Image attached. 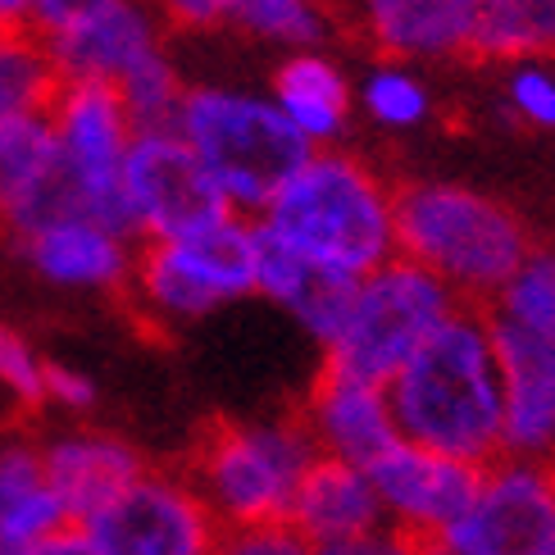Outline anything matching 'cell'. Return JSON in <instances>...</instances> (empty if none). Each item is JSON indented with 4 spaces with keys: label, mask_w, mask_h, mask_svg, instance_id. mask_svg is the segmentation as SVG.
I'll list each match as a JSON object with an SVG mask.
<instances>
[{
    "label": "cell",
    "mask_w": 555,
    "mask_h": 555,
    "mask_svg": "<svg viewBox=\"0 0 555 555\" xmlns=\"http://www.w3.org/2000/svg\"><path fill=\"white\" fill-rule=\"evenodd\" d=\"M387 391L405 442L469 460L478 469L505 455L501 360L492 314L482 306H460Z\"/></svg>",
    "instance_id": "6da1fadb"
},
{
    "label": "cell",
    "mask_w": 555,
    "mask_h": 555,
    "mask_svg": "<svg viewBox=\"0 0 555 555\" xmlns=\"http://www.w3.org/2000/svg\"><path fill=\"white\" fill-rule=\"evenodd\" d=\"M260 228L310 269L360 283L397 256V192L364 159L323 146L283 182Z\"/></svg>",
    "instance_id": "7a4b0ae2"
},
{
    "label": "cell",
    "mask_w": 555,
    "mask_h": 555,
    "mask_svg": "<svg viewBox=\"0 0 555 555\" xmlns=\"http://www.w3.org/2000/svg\"><path fill=\"white\" fill-rule=\"evenodd\" d=\"M397 256L433 269L465 306L488 310L533 242L511 205L460 182H410L397 188Z\"/></svg>",
    "instance_id": "3957f363"
},
{
    "label": "cell",
    "mask_w": 555,
    "mask_h": 555,
    "mask_svg": "<svg viewBox=\"0 0 555 555\" xmlns=\"http://www.w3.org/2000/svg\"><path fill=\"white\" fill-rule=\"evenodd\" d=\"M178 137L192 146L201 169L210 173L228 210L260 219L283 182L314 155L269 91L201 82L188 87L173 119Z\"/></svg>",
    "instance_id": "277c9868"
},
{
    "label": "cell",
    "mask_w": 555,
    "mask_h": 555,
    "mask_svg": "<svg viewBox=\"0 0 555 555\" xmlns=\"http://www.w3.org/2000/svg\"><path fill=\"white\" fill-rule=\"evenodd\" d=\"M319 460L300 414L287 420H223L201 433L188 478L223 528L287 524L292 501Z\"/></svg>",
    "instance_id": "5b68a950"
},
{
    "label": "cell",
    "mask_w": 555,
    "mask_h": 555,
    "mask_svg": "<svg viewBox=\"0 0 555 555\" xmlns=\"http://www.w3.org/2000/svg\"><path fill=\"white\" fill-rule=\"evenodd\" d=\"M256 250L260 223L250 215H223L201 233L137 246L128 292L155 328H182L256 296Z\"/></svg>",
    "instance_id": "8992f818"
},
{
    "label": "cell",
    "mask_w": 555,
    "mask_h": 555,
    "mask_svg": "<svg viewBox=\"0 0 555 555\" xmlns=\"http://www.w3.org/2000/svg\"><path fill=\"white\" fill-rule=\"evenodd\" d=\"M460 306L465 300L433 269L391 256L356 283L341 333L323 346V369H341V374L369 383H391Z\"/></svg>",
    "instance_id": "52a82bcc"
},
{
    "label": "cell",
    "mask_w": 555,
    "mask_h": 555,
    "mask_svg": "<svg viewBox=\"0 0 555 555\" xmlns=\"http://www.w3.org/2000/svg\"><path fill=\"white\" fill-rule=\"evenodd\" d=\"M51 128L74 210L132 237L124 210V165L132 151V119L119 91L105 82H64L51 101Z\"/></svg>",
    "instance_id": "ba28073f"
},
{
    "label": "cell",
    "mask_w": 555,
    "mask_h": 555,
    "mask_svg": "<svg viewBox=\"0 0 555 555\" xmlns=\"http://www.w3.org/2000/svg\"><path fill=\"white\" fill-rule=\"evenodd\" d=\"M74 533L91 555H215L223 524L188 474L146 469L132 488Z\"/></svg>",
    "instance_id": "9c48e42d"
},
{
    "label": "cell",
    "mask_w": 555,
    "mask_h": 555,
    "mask_svg": "<svg viewBox=\"0 0 555 555\" xmlns=\"http://www.w3.org/2000/svg\"><path fill=\"white\" fill-rule=\"evenodd\" d=\"M124 210L137 242L188 237L219 223L223 215H237L228 210V201L201 169L192 146L178 137V128H146L132 137L124 165Z\"/></svg>",
    "instance_id": "30bf717a"
},
{
    "label": "cell",
    "mask_w": 555,
    "mask_h": 555,
    "mask_svg": "<svg viewBox=\"0 0 555 555\" xmlns=\"http://www.w3.org/2000/svg\"><path fill=\"white\" fill-rule=\"evenodd\" d=\"M437 546L455 555H555V465L519 455L482 465L469 511Z\"/></svg>",
    "instance_id": "8fae6325"
},
{
    "label": "cell",
    "mask_w": 555,
    "mask_h": 555,
    "mask_svg": "<svg viewBox=\"0 0 555 555\" xmlns=\"http://www.w3.org/2000/svg\"><path fill=\"white\" fill-rule=\"evenodd\" d=\"M369 478H374V492L383 505V524L433 546L469 511L482 469L469 465V460H455L401 437L378 465H369Z\"/></svg>",
    "instance_id": "7c38bea8"
},
{
    "label": "cell",
    "mask_w": 555,
    "mask_h": 555,
    "mask_svg": "<svg viewBox=\"0 0 555 555\" xmlns=\"http://www.w3.org/2000/svg\"><path fill=\"white\" fill-rule=\"evenodd\" d=\"M300 424L310 428L314 451L341 460V465H378V460L401 442L397 410H391L387 383H369L341 369H323L314 378Z\"/></svg>",
    "instance_id": "4fadbf2b"
},
{
    "label": "cell",
    "mask_w": 555,
    "mask_h": 555,
    "mask_svg": "<svg viewBox=\"0 0 555 555\" xmlns=\"http://www.w3.org/2000/svg\"><path fill=\"white\" fill-rule=\"evenodd\" d=\"M18 246L33 273L64 292H119L137 269V237L82 210L46 219L28 237H18Z\"/></svg>",
    "instance_id": "5bb4252c"
},
{
    "label": "cell",
    "mask_w": 555,
    "mask_h": 555,
    "mask_svg": "<svg viewBox=\"0 0 555 555\" xmlns=\"http://www.w3.org/2000/svg\"><path fill=\"white\" fill-rule=\"evenodd\" d=\"M46 46H51L64 82H105V87H119L137 64L169 51L165 18L155 14L151 0H114V5L74 23V28L51 37Z\"/></svg>",
    "instance_id": "9a60e30c"
},
{
    "label": "cell",
    "mask_w": 555,
    "mask_h": 555,
    "mask_svg": "<svg viewBox=\"0 0 555 555\" xmlns=\"http://www.w3.org/2000/svg\"><path fill=\"white\" fill-rule=\"evenodd\" d=\"M492 314V310H488ZM505 405V455L555 465V341L492 319Z\"/></svg>",
    "instance_id": "2e32d148"
},
{
    "label": "cell",
    "mask_w": 555,
    "mask_h": 555,
    "mask_svg": "<svg viewBox=\"0 0 555 555\" xmlns=\"http://www.w3.org/2000/svg\"><path fill=\"white\" fill-rule=\"evenodd\" d=\"M346 10L383 60L420 64L474 51L478 0H346Z\"/></svg>",
    "instance_id": "e0dca14e"
},
{
    "label": "cell",
    "mask_w": 555,
    "mask_h": 555,
    "mask_svg": "<svg viewBox=\"0 0 555 555\" xmlns=\"http://www.w3.org/2000/svg\"><path fill=\"white\" fill-rule=\"evenodd\" d=\"M68 210L74 201H68L51 114L0 124V223L14 237H28L33 228Z\"/></svg>",
    "instance_id": "ac0fdd59"
},
{
    "label": "cell",
    "mask_w": 555,
    "mask_h": 555,
    "mask_svg": "<svg viewBox=\"0 0 555 555\" xmlns=\"http://www.w3.org/2000/svg\"><path fill=\"white\" fill-rule=\"evenodd\" d=\"M41 469L74 528H82L91 515H101L109 501H119L146 474L142 455L124 437L96 428H74L51 437L41 447Z\"/></svg>",
    "instance_id": "d6986e66"
},
{
    "label": "cell",
    "mask_w": 555,
    "mask_h": 555,
    "mask_svg": "<svg viewBox=\"0 0 555 555\" xmlns=\"http://www.w3.org/2000/svg\"><path fill=\"white\" fill-rule=\"evenodd\" d=\"M287 524L314 551L374 533V528H383V505L374 492V478L360 465H341V460L319 455L292 501Z\"/></svg>",
    "instance_id": "ffe728a7"
},
{
    "label": "cell",
    "mask_w": 555,
    "mask_h": 555,
    "mask_svg": "<svg viewBox=\"0 0 555 555\" xmlns=\"http://www.w3.org/2000/svg\"><path fill=\"white\" fill-rule=\"evenodd\" d=\"M351 292H356L351 278H333L323 269H310L306 260H296L287 246H278L260 228L256 296H264L269 306H278V310H287L319 346H328L341 333L346 310H351Z\"/></svg>",
    "instance_id": "44dd1931"
},
{
    "label": "cell",
    "mask_w": 555,
    "mask_h": 555,
    "mask_svg": "<svg viewBox=\"0 0 555 555\" xmlns=\"http://www.w3.org/2000/svg\"><path fill=\"white\" fill-rule=\"evenodd\" d=\"M269 96H273L278 109L287 114V124L306 137L314 151H323L346 132V124H351L356 87L333 55L292 51L283 64H278Z\"/></svg>",
    "instance_id": "7402d4cb"
},
{
    "label": "cell",
    "mask_w": 555,
    "mask_h": 555,
    "mask_svg": "<svg viewBox=\"0 0 555 555\" xmlns=\"http://www.w3.org/2000/svg\"><path fill=\"white\" fill-rule=\"evenodd\" d=\"M68 515L41 469V451L10 442L0 447V533L28 546H46L68 533Z\"/></svg>",
    "instance_id": "603a6c76"
},
{
    "label": "cell",
    "mask_w": 555,
    "mask_h": 555,
    "mask_svg": "<svg viewBox=\"0 0 555 555\" xmlns=\"http://www.w3.org/2000/svg\"><path fill=\"white\" fill-rule=\"evenodd\" d=\"M474 51L505 64L555 55V0H478Z\"/></svg>",
    "instance_id": "cb8c5ba5"
},
{
    "label": "cell",
    "mask_w": 555,
    "mask_h": 555,
    "mask_svg": "<svg viewBox=\"0 0 555 555\" xmlns=\"http://www.w3.org/2000/svg\"><path fill=\"white\" fill-rule=\"evenodd\" d=\"M60 87L64 78L46 37H37L33 28L0 33V124L46 114Z\"/></svg>",
    "instance_id": "d4e9b609"
},
{
    "label": "cell",
    "mask_w": 555,
    "mask_h": 555,
    "mask_svg": "<svg viewBox=\"0 0 555 555\" xmlns=\"http://www.w3.org/2000/svg\"><path fill=\"white\" fill-rule=\"evenodd\" d=\"M233 23L269 46L283 51H319L333 33V5L328 0H237Z\"/></svg>",
    "instance_id": "484cf974"
},
{
    "label": "cell",
    "mask_w": 555,
    "mask_h": 555,
    "mask_svg": "<svg viewBox=\"0 0 555 555\" xmlns=\"http://www.w3.org/2000/svg\"><path fill=\"white\" fill-rule=\"evenodd\" d=\"M356 105L378 128H391V132L420 128L433 114L428 82L401 60H378L374 68H369V74L360 78V87H356Z\"/></svg>",
    "instance_id": "4316f807"
},
{
    "label": "cell",
    "mask_w": 555,
    "mask_h": 555,
    "mask_svg": "<svg viewBox=\"0 0 555 555\" xmlns=\"http://www.w3.org/2000/svg\"><path fill=\"white\" fill-rule=\"evenodd\" d=\"M492 319L511 328L555 341V250H533L492 300Z\"/></svg>",
    "instance_id": "83f0119b"
},
{
    "label": "cell",
    "mask_w": 555,
    "mask_h": 555,
    "mask_svg": "<svg viewBox=\"0 0 555 555\" xmlns=\"http://www.w3.org/2000/svg\"><path fill=\"white\" fill-rule=\"evenodd\" d=\"M114 91H119L132 128L146 132V128H173L178 109H182V96H188V82H182L173 55L159 51L146 64H137Z\"/></svg>",
    "instance_id": "f1b7e54d"
},
{
    "label": "cell",
    "mask_w": 555,
    "mask_h": 555,
    "mask_svg": "<svg viewBox=\"0 0 555 555\" xmlns=\"http://www.w3.org/2000/svg\"><path fill=\"white\" fill-rule=\"evenodd\" d=\"M505 101L533 128H555V74L542 60H524L505 78Z\"/></svg>",
    "instance_id": "f546056e"
},
{
    "label": "cell",
    "mask_w": 555,
    "mask_h": 555,
    "mask_svg": "<svg viewBox=\"0 0 555 555\" xmlns=\"http://www.w3.org/2000/svg\"><path fill=\"white\" fill-rule=\"evenodd\" d=\"M0 387L18 405H46V360L10 328H0Z\"/></svg>",
    "instance_id": "4dcf8cb0"
},
{
    "label": "cell",
    "mask_w": 555,
    "mask_h": 555,
    "mask_svg": "<svg viewBox=\"0 0 555 555\" xmlns=\"http://www.w3.org/2000/svg\"><path fill=\"white\" fill-rule=\"evenodd\" d=\"M215 555H314V546L292 524H256V528H223Z\"/></svg>",
    "instance_id": "1f68e13d"
},
{
    "label": "cell",
    "mask_w": 555,
    "mask_h": 555,
    "mask_svg": "<svg viewBox=\"0 0 555 555\" xmlns=\"http://www.w3.org/2000/svg\"><path fill=\"white\" fill-rule=\"evenodd\" d=\"M151 5L165 18V28L178 33H215L237 14V0H151Z\"/></svg>",
    "instance_id": "d6a6232c"
},
{
    "label": "cell",
    "mask_w": 555,
    "mask_h": 555,
    "mask_svg": "<svg viewBox=\"0 0 555 555\" xmlns=\"http://www.w3.org/2000/svg\"><path fill=\"white\" fill-rule=\"evenodd\" d=\"M46 401L68 410V414H82V410L96 405V383H91L82 369L46 364Z\"/></svg>",
    "instance_id": "836d02e7"
},
{
    "label": "cell",
    "mask_w": 555,
    "mask_h": 555,
    "mask_svg": "<svg viewBox=\"0 0 555 555\" xmlns=\"http://www.w3.org/2000/svg\"><path fill=\"white\" fill-rule=\"evenodd\" d=\"M105 5H114V0H37L33 5V33L51 41V37L74 28V23L101 14Z\"/></svg>",
    "instance_id": "e575fe53"
},
{
    "label": "cell",
    "mask_w": 555,
    "mask_h": 555,
    "mask_svg": "<svg viewBox=\"0 0 555 555\" xmlns=\"http://www.w3.org/2000/svg\"><path fill=\"white\" fill-rule=\"evenodd\" d=\"M314 555H428V546L383 524V528H374V533H364V538L333 542V546H319Z\"/></svg>",
    "instance_id": "d590c367"
},
{
    "label": "cell",
    "mask_w": 555,
    "mask_h": 555,
    "mask_svg": "<svg viewBox=\"0 0 555 555\" xmlns=\"http://www.w3.org/2000/svg\"><path fill=\"white\" fill-rule=\"evenodd\" d=\"M33 5L37 0H0V33L33 28Z\"/></svg>",
    "instance_id": "8d00e7d4"
},
{
    "label": "cell",
    "mask_w": 555,
    "mask_h": 555,
    "mask_svg": "<svg viewBox=\"0 0 555 555\" xmlns=\"http://www.w3.org/2000/svg\"><path fill=\"white\" fill-rule=\"evenodd\" d=\"M37 555H91V546H87V542L74 533V528H68V533H60L55 542H46Z\"/></svg>",
    "instance_id": "74e56055"
},
{
    "label": "cell",
    "mask_w": 555,
    "mask_h": 555,
    "mask_svg": "<svg viewBox=\"0 0 555 555\" xmlns=\"http://www.w3.org/2000/svg\"><path fill=\"white\" fill-rule=\"evenodd\" d=\"M41 546H28V542H18V538H5L0 533V555H37Z\"/></svg>",
    "instance_id": "f35d334b"
},
{
    "label": "cell",
    "mask_w": 555,
    "mask_h": 555,
    "mask_svg": "<svg viewBox=\"0 0 555 555\" xmlns=\"http://www.w3.org/2000/svg\"><path fill=\"white\" fill-rule=\"evenodd\" d=\"M428 555H455V551H447V546H437V542H433V546H428Z\"/></svg>",
    "instance_id": "ab89813d"
}]
</instances>
